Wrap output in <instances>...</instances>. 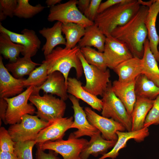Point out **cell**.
Segmentation results:
<instances>
[{
	"instance_id": "1",
	"label": "cell",
	"mask_w": 159,
	"mask_h": 159,
	"mask_svg": "<svg viewBox=\"0 0 159 159\" xmlns=\"http://www.w3.org/2000/svg\"><path fill=\"white\" fill-rule=\"evenodd\" d=\"M149 8L141 6L136 14L126 24L115 29L110 35L124 43L133 57L141 59L148 33L145 20Z\"/></svg>"
},
{
	"instance_id": "2",
	"label": "cell",
	"mask_w": 159,
	"mask_h": 159,
	"mask_svg": "<svg viewBox=\"0 0 159 159\" xmlns=\"http://www.w3.org/2000/svg\"><path fill=\"white\" fill-rule=\"evenodd\" d=\"M141 6L138 0H127L98 14L94 23L106 36L110 35L115 29L127 23Z\"/></svg>"
},
{
	"instance_id": "3",
	"label": "cell",
	"mask_w": 159,
	"mask_h": 159,
	"mask_svg": "<svg viewBox=\"0 0 159 159\" xmlns=\"http://www.w3.org/2000/svg\"><path fill=\"white\" fill-rule=\"evenodd\" d=\"M76 46L71 49L57 47L50 54L45 56L42 61L46 65L48 75L53 72L58 71L63 75L66 85L69 73L72 68L75 69L77 79L82 77L83 72L82 65L77 55L80 50Z\"/></svg>"
},
{
	"instance_id": "4",
	"label": "cell",
	"mask_w": 159,
	"mask_h": 159,
	"mask_svg": "<svg viewBox=\"0 0 159 159\" xmlns=\"http://www.w3.org/2000/svg\"><path fill=\"white\" fill-rule=\"evenodd\" d=\"M29 100L37 108L36 115L43 121L51 122L63 117L66 105L65 101L60 98L48 93L41 96L39 92L33 91Z\"/></svg>"
},
{
	"instance_id": "5",
	"label": "cell",
	"mask_w": 159,
	"mask_h": 159,
	"mask_svg": "<svg viewBox=\"0 0 159 159\" xmlns=\"http://www.w3.org/2000/svg\"><path fill=\"white\" fill-rule=\"evenodd\" d=\"M102 97V116L112 119L121 124L127 131H131V115L128 113L123 103L113 92L110 82Z\"/></svg>"
},
{
	"instance_id": "6",
	"label": "cell",
	"mask_w": 159,
	"mask_h": 159,
	"mask_svg": "<svg viewBox=\"0 0 159 159\" xmlns=\"http://www.w3.org/2000/svg\"><path fill=\"white\" fill-rule=\"evenodd\" d=\"M77 55L81 62L84 74L86 84L83 88L90 93L97 96H103L110 82V74L108 69L102 70L89 64L80 50Z\"/></svg>"
},
{
	"instance_id": "7",
	"label": "cell",
	"mask_w": 159,
	"mask_h": 159,
	"mask_svg": "<svg viewBox=\"0 0 159 159\" xmlns=\"http://www.w3.org/2000/svg\"><path fill=\"white\" fill-rule=\"evenodd\" d=\"M50 122L42 120L36 115L25 114L20 122L10 125L7 130L15 143L35 141L39 132Z\"/></svg>"
},
{
	"instance_id": "8",
	"label": "cell",
	"mask_w": 159,
	"mask_h": 159,
	"mask_svg": "<svg viewBox=\"0 0 159 159\" xmlns=\"http://www.w3.org/2000/svg\"><path fill=\"white\" fill-rule=\"evenodd\" d=\"M34 89V87L31 86L15 96L4 98L8 104L5 116V125H12L19 123L21 121V118L24 115L27 114L33 115L36 113V109L33 105L28 103Z\"/></svg>"
},
{
	"instance_id": "9",
	"label": "cell",
	"mask_w": 159,
	"mask_h": 159,
	"mask_svg": "<svg viewBox=\"0 0 159 159\" xmlns=\"http://www.w3.org/2000/svg\"><path fill=\"white\" fill-rule=\"evenodd\" d=\"M76 0H70L50 7L47 19L50 22L57 21L63 24L72 23L85 28L93 25L94 22L87 19L78 9Z\"/></svg>"
},
{
	"instance_id": "10",
	"label": "cell",
	"mask_w": 159,
	"mask_h": 159,
	"mask_svg": "<svg viewBox=\"0 0 159 159\" xmlns=\"http://www.w3.org/2000/svg\"><path fill=\"white\" fill-rule=\"evenodd\" d=\"M88 142L84 138H75L71 133L66 140L62 139L36 145L44 151L51 150L60 154L63 159H81V153Z\"/></svg>"
},
{
	"instance_id": "11",
	"label": "cell",
	"mask_w": 159,
	"mask_h": 159,
	"mask_svg": "<svg viewBox=\"0 0 159 159\" xmlns=\"http://www.w3.org/2000/svg\"><path fill=\"white\" fill-rule=\"evenodd\" d=\"M106 37L103 53L107 67L113 69L121 63L133 57L124 43L111 35Z\"/></svg>"
},
{
	"instance_id": "12",
	"label": "cell",
	"mask_w": 159,
	"mask_h": 159,
	"mask_svg": "<svg viewBox=\"0 0 159 159\" xmlns=\"http://www.w3.org/2000/svg\"><path fill=\"white\" fill-rule=\"evenodd\" d=\"M84 111L90 123L100 132L102 136L106 140L117 141L116 132L126 130L120 123L112 119L100 115L89 107H85Z\"/></svg>"
},
{
	"instance_id": "13",
	"label": "cell",
	"mask_w": 159,
	"mask_h": 159,
	"mask_svg": "<svg viewBox=\"0 0 159 159\" xmlns=\"http://www.w3.org/2000/svg\"><path fill=\"white\" fill-rule=\"evenodd\" d=\"M0 32L7 35L13 42L23 45L24 49L21 54L24 57H31L34 56L40 48L41 41L33 30L24 29L20 34L8 30L0 23Z\"/></svg>"
},
{
	"instance_id": "14",
	"label": "cell",
	"mask_w": 159,
	"mask_h": 159,
	"mask_svg": "<svg viewBox=\"0 0 159 159\" xmlns=\"http://www.w3.org/2000/svg\"><path fill=\"white\" fill-rule=\"evenodd\" d=\"M69 98L72 104L74 112V121L70 128H76L77 130L72 133L75 138L87 136L91 137L100 132L88 121L86 114L79 103V99L71 95Z\"/></svg>"
},
{
	"instance_id": "15",
	"label": "cell",
	"mask_w": 159,
	"mask_h": 159,
	"mask_svg": "<svg viewBox=\"0 0 159 159\" xmlns=\"http://www.w3.org/2000/svg\"><path fill=\"white\" fill-rule=\"evenodd\" d=\"M73 122V117L71 116L59 118L50 122L39 133L35 140L36 144L62 139L65 132L71 129Z\"/></svg>"
},
{
	"instance_id": "16",
	"label": "cell",
	"mask_w": 159,
	"mask_h": 159,
	"mask_svg": "<svg viewBox=\"0 0 159 159\" xmlns=\"http://www.w3.org/2000/svg\"><path fill=\"white\" fill-rule=\"evenodd\" d=\"M0 56V97L9 98L22 92L23 83L25 78L18 79L11 75L4 65Z\"/></svg>"
},
{
	"instance_id": "17",
	"label": "cell",
	"mask_w": 159,
	"mask_h": 159,
	"mask_svg": "<svg viewBox=\"0 0 159 159\" xmlns=\"http://www.w3.org/2000/svg\"><path fill=\"white\" fill-rule=\"evenodd\" d=\"M116 133L117 139L112 149L97 159H105L107 158L114 159L119 155V151L126 147L127 143L129 140L133 139L137 142H141L149 135L148 127H146L134 131H117Z\"/></svg>"
},
{
	"instance_id": "18",
	"label": "cell",
	"mask_w": 159,
	"mask_h": 159,
	"mask_svg": "<svg viewBox=\"0 0 159 159\" xmlns=\"http://www.w3.org/2000/svg\"><path fill=\"white\" fill-rule=\"evenodd\" d=\"M41 90L44 93L56 95L64 101L69 98L64 77L58 71L49 74L47 80L42 85L34 89V91L37 92H39Z\"/></svg>"
},
{
	"instance_id": "19",
	"label": "cell",
	"mask_w": 159,
	"mask_h": 159,
	"mask_svg": "<svg viewBox=\"0 0 159 159\" xmlns=\"http://www.w3.org/2000/svg\"><path fill=\"white\" fill-rule=\"evenodd\" d=\"M135 80L127 82L114 81L112 84V89L115 95L125 106L128 113L131 115L136 102Z\"/></svg>"
},
{
	"instance_id": "20",
	"label": "cell",
	"mask_w": 159,
	"mask_h": 159,
	"mask_svg": "<svg viewBox=\"0 0 159 159\" xmlns=\"http://www.w3.org/2000/svg\"><path fill=\"white\" fill-rule=\"evenodd\" d=\"M67 89L68 93L83 100L92 108L99 111H102V100L85 90L79 79L74 77H68Z\"/></svg>"
},
{
	"instance_id": "21",
	"label": "cell",
	"mask_w": 159,
	"mask_h": 159,
	"mask_svg": "<svg viewBox=\"0 0 159 159\" xmlns=\"http://www.w3.org/2000/svg\"><path fill=\"white\" fill-rule=\"evenodd\" d=\"M149 8L145 21L148 33V39L151 50L158 62H159V52L158 47L159 36L156 27V19L159 13V0H155Z\"/></svg>"
},
{
	"instance_id": "22",
	"label": "cell",
	"mask_w": 159,
	"mask_h": 159,
	"mask_svg": "<svg viewBox=\"0 0 159 159\" xmlns=\"http://www.w3.org/2000/svg\"><path fill=\"white\" fill-rule=\"evenodd\" d=\"M113 70L118 76V80L120 82L135 80L142 74L141 59L133 57L121 63Z\"/></svg>"
},
{
	"instance_id": "23",
	"label": "cell",
	"mask_w": 159,
	"mask_h": 159,
	"mask_svg": "<svg viewBox=\"0 0 159 159\" xmlns=\"http://www.w3.org/2000/svg\"><path fill=\"white\" fill-rule=\"evenodd\" d=\"M62 23L57 21L50 28L44 27L39 31V33L46 39L42 50L46 56L50 54L54 48L59 45L66 44V40L62 34Z\"/></svg>"
},
{
	"instance_id": "24",
	"label": "cell",
	"mask_w": 159,
	"mask_h": 159,
	"mask_svg": "<svg viewBox=\"0 0 159 159\" xmlns=\"http://www.w3.org/2000/svg\"><path fill=\"white\" fill-rule=\"evenodd\" d=\"M90 140L80 154L81 159H88L90 155L97 156L106 153L108 149L113 148L116 141L109 140L103 138L100 132L90 137Z\"/></svg>"
},
{
	"instance_id": "25",
	"label": "cell",
	"mask_w": 159,
	"mask_h": 159,
	"mask_svg": "<svg viewBox=\"0 0 159 159\" xmlns=\"http://www.w3.org/2000/svg\"><path fill=\"white\" fill-rule=\"evenodd\" d=\"M154 100L137 97L132 112V131L140 130L144 127L146 117L152 107Z\"/></svg>"
},
{
	"instance_id": "26",
	"label": "cell",
	"mask_w": 159,
	"mask_h": 159,
	"mask_svg": "<svg viewBox=\"0 0 159 159\" xmlns=\"http://www.w3.org/2000/svg\"><path fill=\"white\" fill-rule=\"evenodd\" d=\"M142 74L159 87V67L158 61L150 49L147 38L144 44V52L141 58Z\"/></svg>"
},
{
	"instance_id": "27",
	"label": "cell",
	"mask_w": 159,
	"mask_h": 159,
	"mask_svg": "<svg viewBox=\"0 0 159 159\" xmlns=\"http://www.w3.org/2000/svg\"><path fill=\"white\" fill-rule=\"evenodd\" d=\"M106 37L94 23L85 28V34L78 43L80 48L85 47H94L98 51L103 52Z\"/></svg>"
},
{
	"instance_id": "28",
	"label": "cell",
	"mask_w": 159,
	"mask_h": 159,
	"mask_svg": "<svg viewBox=\"0 0 159 159\" xmlns=\"http://www.w3.org/2000/svg\"><path fill=\"white\" fill-rule=\"evenodd\" d=\"M31 58L24 56L19 57L15 62H9L5 66L15 78H22L24 76L29 75L36 66L41 65L33 62Z\"/></svg>"
},
{
	"instance_id": "29",
	"label": "cell",
	"mask_w": 159,
	"mask_h": 159,
	"mask_svg": "<svg viewBox=\"0 0 159 159\" xmlns=\"http://www.w3.org/2000/svg\"><path fill=\"white\" fill-rule=\"evenodd\" d=\"M135 91L137 97L154 100L159 95V87L141 74L136 79Z\"/></svg>"
},
{
	"instance_id": "30",
	"label": "cell",
	"mask_w": 159,
	"mask_h": 159,
	"mask_svg": "<svg viewBox=\"0 0 159 159\" xmlns=\"http://www.w3.org/2000/svg\"><path fill=\"white\" fill-rule=\"evenodd\" d=\"M24 49L23 45L14 43L7 35L0 32V53L5 59H9L10 62H15Z\"/></svg>"
},
{
	"instance_id": "31",
	"label": "cell",
	"mask_w": 159,
	"mask_h": 159,
	"mask_svg": "<svg viewBox=\"0 0 159 159\" xmlns=\"http://www.w3.org/2000/svg\"><path fill=\"white\" fill-rule=\"evenodd\" d=\"M62 30L65 36L66 44L65 47L71 49L75 47L83 37L85 28L81 25L70 23L62 24Z\"/></svg>"
},
{
	"instance_id": "32",
	"label": "cell",
	"mask_w": 159,
	"mask_h": 159,
	"mask_svg": "<svg viewBox=\"0 0 159 159\" xmlns=\"http://www.w3.org/2000/svg\"><path fill=\"white\" fill-rule=\"evenodd\" d=\"M48 76V69L46 64L42 62V64L33 70L28 77L23 81L24 87L32 86L37 87L42 85L47 80Z\"/></svg>"
},
{
	"instance_id": "33",
	"label": "cell",
	"mask_w": 159,
	"mask_h": 159,
	"mask_svg": "<svg viewBox=\"0 0 159 159\" xmlns=\"http://www.w3.org/2000/svg\"><path fill=\"white\" fill-rule=\"evenodd\" d=\"M29 0H17L14 16L20 18L29 19L42 11L45 8L40 4L33 6Z\"/></svg>"
},
{
	"instance_id": "34",
	"label": "cell",
	"mask_w": 159,
	"mask_h": 159,
	"mask_svg": "<svg viewBox=\"0 0 159 159\" xmlns=\"http://www.w3.org/2000/svg\"><path fill=\"white\" fill-rule=\"evenodd\" d=\"M80 51L86 62L100 69L105 71L107 67L105 62L103 53L90 47L80 48Z\"/></svg>"
},
{
	"instance_id": "35",
	"label": "cell",
	"mask_w": 159,
	"mask_h": 159,
	"mask_svg": "<svg viewBox=\"0 0 159 159\" xmlns=\"http://www.w3.org/2000/svg\"><path fill=\"white\" fill-rule=\"evenodd\" d=\"M36 144L34 140L16 143L14 152L18 159H33L32 149Z\"/></svg>"
},
{
	"instance_id": "36",
	"label": "cell",
	"mask_w": 159,
	"mask_h": 159,
	"mask_svg": "<svg viewBox=\"0 0 159 159\" xmlns=\"http://www.w3.org/2000/svg\"><path fill=\"white\" fill-rule=\"evenodd\" d=\"M17 4V0H0V21L6 19L7 16L12 18Z\"/></svg>"
},
{
	"instance_id": "37",
	"label": "cell",
	"mask_w": 159,
	"mask_h": 159,
	"mask_svg": "<svg viewBox=\"0 0 159 159\" xmlns=\"http://www.w3.org/2000/svg\"><path fill=\"white\" fill-rule=\"evenodd\" d=\"M16 143L12 140L7 130L4 127L0 128V151L14 153Z\"/></svg>"
},
{
	"instance_id": "38",
	"label": "cell",
	"mask_w": 159,
	"mask_h": 159,
	"mask_svg": "<svg viewBox=\"0 0 159 159\" xmlns=\"http://www.w3.org/2000/svg\"><path fill=\"white\" fill-rule=\"evenodd\" d=\"M159 124V95L154 100L153 105L145 122L144 127Z\"/></svg>"
},
{
	"instance_id": "39",
	"label": "cell",
	"mask_w": 159,
	"mask_h": 159,
	"mask_svg": "<svg viewBox=\"0 0 159 159\" xmlns=\"http://www.w3.org/2000/svg\"><path fill=\"white\" fill-rule=\"evenodd\" d=\"M101 0H91L89 7L83 14L89 20L94 22L98 14V11Z\"/></svg>"
},
{
	"instance_id": "40",
	"label": "cell",
	"mask_w": 159,
	"mask_h": 159,
	"mask_svg": "<svg viewBox=\"0 0 159 159\" xmlns=\"http://www.w3.org/2000/svg\"><path fill=\"white\" fill-rule=\"evenodd\" d=\"M36 159H60L57 157L58 153L54 151L49 150V153H46L37 145Z\"/></svg>"
},
{
	"instance_id": "41",
	"label": "cell",
	"mask_w": 159,
	"mask_h": 159,
	"mask_svg": "<svg viewBox=\"0 0 159 159\" xmlns=\"http://www.w3.org/2000/svg\"><path fill=\"white\" fill-rule=\"evenodd\" d=\"M127 0H107L102 3L100 5L98 13H100L113 6L119 3L125 2Z\"/></svg>"
},
{
	"instance_id": "42",
	"label": "cell",
	"mask_w": 159,
	"mask_h": 159,
	"mask_svg": "<svg viewBox=\"0 0 159 159\" xmlns=\"http://www.w3.org/2000/svg\"><path fill=\"white\" fill-rule=\"evenodd\" d=\"M8 107L6 100L3 98L0 97V121L2 120L5 124V116Z\"/></svg>"
},
{
	"instance_id": "43",
	"label": "cell",
	"mask_w": 159,
	"mask_h": 159,
	"mask_svg": "<svg viewBox=\"0 0 159 159\" xmlns=\"http://www.w3.org/2000/svg\"><path fill=\"white\" fill-rule=\"evenodd\" d=\"M90 2V0H77V8L82 14H84L89 7Z\"/></svg>"
},
{
	"instance_id": "44",
	"label": "cell",
	"mask_w": 159,
	"mask_h": 159,
	"mask_svg": "<svg viewBox=\"0 0 159 159\" xmlns=\"http://www.w3.org/2000/svg\"><path fill=\"white\" fill-rule=\"evenodd\" d=\"M0 159H18L14 153L0 151Z\"/></svg>"
},
{
	"instance_id": "45",
	"label": "cell",
	"mask_w": 159,
	"mask_h": 159,
	"mask_svg": "<svg viewBox=\"0 0 159 159\" xmlns=\"http://www.w3.org/2000/svg\"><path fill=\"white\" fill-rule=\"evenodd\" d=\"M62 1V0H47L46 4L48 6L51 7L61 3Z\"/></svg>"
},
{
	"instance_id": "46",
	"label": "cell",
	"mask_w": 159,
	"mask_h": 159,
	"mask_svg": "<svg viewBox=\"0 0 159 159\" xmlns=\"http://www.w3.org/2000/svg\"><path fill=\"white\" fill-rule=\"evenodd\" d=\"M138 1L141 6H145L149 7L155 1V0H150L148 1H143L141 0Z\"/></svg>"
},
{
	"instance_id": "47",
	"label": "cell",
	"mask_w": 159,
	"mask_h": 159,
	"mask_svg": "<svg viewBox=\"0 0 159 159\" xmlns=\"http://www.w3.org/2000/svg\"><path fill=\"white\" fill-rule=\"evenodd\" d=\"M158 51H159V49H158Z\"/></svg>"
},
{
	"instance_id": "48",
	"label": "cell",
	"mask_w": 159,
	"mask_h": 159,
	"mask_svg": "<svg viewBox=\"0 0 159 159\" xmlns=\"http://www.w3.org/2000/svg\"></svg>"
}]
</instances>
